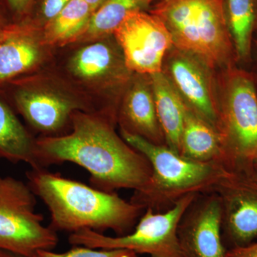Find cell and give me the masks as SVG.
I'll return each instance as SVG.
<instances>
[{"instance_id": "1", "label": "cell", "mask_w": 257, "mask_h": 257, "mask_svg": "<svg viewBox=\"0 0 257 257\" xmlns=\"http://www.w3.org/2000/svg\"><path fill=\"white\" fill-rule=\"evenodd\" d=\"M67 135L37 140L40 167L72 162L87 171L94 188L107 192L141 188L152 175L143 154L117 135L109 119L76 112Z\"/></svg>"}, {"instance_id": "2", "label": "cell", "mask_w": 257, "mask_h": 257, "mask_svg": "<svg viewBox=\"0 0 257 257\" xmlns=\"http://www.w3.org/2000/svg\"><path fill=\"white\" fill-rule=\"evenodd\" d=\"M26 176L32 192L48 208L50 226L55 231L90 229L101 233L110 229L124 236L133 231L145 211L115 192H104L46 169H31Z\"/></svg>"}, {"instance_id": "3", "label": "cell", "mask_w": 257, "mask_h": 257, "mask_svg": "<svg viewBox=\"0 0 257 257\" xmlns=\"http://www.w3.org/2000/svg\"><path fill=\"white\" fill-rule=\"evenodd\" d=\"M150 13L165 25L174 47L215 72L237 64L226 0H160Z\"/></svg>"}, {"instance_id": "4", "label": "cell", "mask_w": 257, "mask_h": 257, "mask_svg": "<svg viewBox=\"0 0 257 257\" xmlns=\"http://www.w3.org/2000/svg\"><path fill=\"white\" fill-rule=\"evenodd\" d=\"M121 138L150 162L152 175L147 183L134 191L130 202L143 209L163 212L189 194L212 192L226 175L222 164L189 160L167 145H155L120 130Z\"/></svg>"}, {"instance_id": "5", "label": "cell", "mask_w": 257, "mask_h": 257, "mask_svg": "<svg viewBox=\"0 0 257 257\" xmlns=\"http://www.w3.org/2000/svg\"><path fill=\"white\" fill-rule=\"evenodd\" d=\"M219 124L227 169L251 167L257 157V79L236 64L216 73Z\"/></svg>"}, {"instance_id": "6", "label": "cell", "mask_w": 257, "mask_h": 257, "mask_svg": "<svg viewBox=\"0 0 257 257\" xmlns=\"http://www.w3.org/2000/svg\"><path fill=\"white\" fill-rule=\"evenodd\" d=\"M36 197L28 183L0 175V250L34 257L57 246V231L43 224Z\"/></svg>"}, {"instance_id": "7", "label": "cell", "mask_w": 257, "mask_h": 257, "mask_svg": "<svg viewBox=\"0 0 257 257\" xmlns=\"http://www.w3.org/2000/svg\"><path fill=\"white\" fill-rule=\"evenodd\" d=\"M199 194H189L181 199L173 207L163 212L146 209L130 234L109 236L90 229L72 233L69 243L104 249H127L151 257H184L179 246L177 228L191 203Z\"/></svg>"}, {"instance_id": "8", "label": "cell", "mask_w": 257, "mask_h": 257, "mask_svg": "<svg viewBox=\"0 0 257 257\" xmlns=\"http://www.w3.org/2000/svg\"><path fill=\"white\" fill-rule=\"evenodd\" d=\"M221 208V236L226 249L257 238V175L251 167L228 169L213 189Z\"/></svg>"}, {"instance_id": "9", "label": "cell", "mask_w": 257, "mask_h": 257, "mask_svg": "<svg viewBox=\"0 0 257 257\" xmlns=\"http://www.w3.org/2000/svg\"><path fill=\"white\" fill-rule=\"evenodd\" d=\"M113 34L128 70L142 75L162 72L173 43L168 30L157 16L143 10L132 12Z\"/></svg>"}, {"instance_id": "10", "label": "cell", "mask_w": 257, "mask_h": 257, "mask_svg": "<svg viewBox=\"0 0 257 257\" xmlns=\"http://www.w3.org/2000/svg\"><path fill=\"white\" fill-rule=\"evenodd\" d=\"M162 72L186 106L218 132L217 72L194 56L174 46L165 56Z\"/></svg>"}, {"instance_id": "11", "label": "cell", "mask_w": 257, "mask_h": 257, "mask_svg": "<svg viewBox=\"0 0 257 257\" xmlns=\"http://www.w3.org/2000/svg\"><path fill=\"white\" fill-rule=\"evenodd\" d=\"M177 236L184 257H226L221 203L215 192L199 194L194 199L181 218Z\"/></svg>"}, {"instance_id": "12", "label": "cell", "mask_w": 257, "mask_h": 257, "mask_svg": "<svg viewBox=\"0 0 257 257\" xmlns=\"http://www.w3.org/2000/svg\"><path fill=\"white\" fill-rule=\"evenodd\" d=\"M15 85L13 100L15 108L32 127L42 133L60 131L72 120L74 109L78 108L76 103L53 93L40 92L20 83Z\"/></svg>"}, {"instance_id": "13", "label": "cell", "mask_w": 257, "mask_h": 257, "mask_svg": "<svg viewBox=\"0 0 257 257\" xmlns=\"http://www.w3.org/2000/svg\"><path fill=\"white\" fill-rule=\"evenodd\" d=\"M119 119L120 130L155 145H166L150 75L140 77L132 84L123 101Z\"/></svg>"}, {"instance_id": "14", "label": "cell", "mask_w": 257, "mask_h": 257, "mask_svg": "<svg viewBox=\"0 0 257 257\" xmlns=\"http://www.w3.org/2000/svg\"><path fill=\"white\" fill-rule=\"evenodd\" d=\"M40 57L38 44L28 29L18 25L5 27L0 40V85L28 72Z\"/></svg>"}, {"instance_id": "15", "label": "cell", "mask_w": 257, "mask_h": 257, "mask_svg": "<svg viewBox=\"0 0 257 257\" xmlns=\"http://www.w3.org/2000/svg\"><path fill=\"white\" fill-rule=\"evenodd\" d=\"M42 169L35 141L8 101L0 95V160Z\"/></svg>"}, {"instance_id": "16", "label": "cell", "mask_w": 257, "mask_h": 257, "mask_svg": "<svg viewBox=\"0 0 257 257\" xmlns=\"http://www.w3.org/2000/svg\"><path fill=\"white\" fill-rule=\"evenodd\" d=\"M179 155L194 162L224 165L220 135L187 106L180 138Z\"/></svg>"}, {"instance_id": "17", "label": "cell", "mask_w": 257, "mask_h": 257, "mask_svg": "<svg viewBox=\"0 0 257 257\" xmlns=\"http://www.w3.org/2000/svg\"><path fill=\"white\" fill-rule=\"evenodd\" d=\"M150 77L157 116L165 135L166 145L179 155L187 106L162 71Z\"/></svg>"}, {"instance_id": "18", "label": "cell", "mask_w": 257, "mask_h": 257, "mask_svg": "<svg viewBox=\"0 0 257 257\" xmlns=\"http://www.w3.org/2000/svg\"><path fill=\"white\" fill-rule=\"evenodd\" d=\"M226 11L237 64L249 63L257 27V0H226Z\"/></svg>"}, {"instance_id": "19", "label": "cell", "mask_w": 257, "mask_h": 257, "mask_svg": "<svg viewBox=\"0 0 257 257\" xmlns=\"http://www.w3.org/2000/svg\"><path fill=\"white\" fill-rule=\"evenodd\" d=\"M94 12L84 0H71L47 28L45 37L51 44H62L85 33Z\"/></svg>"}, {"instance_id": "20", "label": "cell", "mask_w": 257, "mask_h": 257, "mask_svg": "<svg viewBox=\"0 0 257 257\" xmlns=\"http://www.w3.org/2000/svg\"><path fill=\"white\" fill-rule=\"evenodd\" d=\"M119 62L109 45L96 42L84 47L74 55L71 68L81 78L92 79L104 77L116 70Z\"/></svg>"}, {"instance_id": "21", "label": "cell", "mask_w": 257, "mask_h": 257, "mask_svg": "<svg viewBox=\"0 0 257 257\" xmlns=\"http://www.w3.org/2000/svg\"><path fill=\"white\" fill-rule=\"evenodd\" d=\"M156 0H105L93 13L87 31L89 37H101L113 33L125 17L143 10Z\"/></svg>"}, {"instance_id": "22", "label": "cell", "mask_w": 257, "mask_h": 257, "mask_svg": "<svg viewBox=\"0 0 257 257\" xmlns=\"http://www.w3.org/2000/svg\"><path fill=\"white\" fill-rule=\"evenodd\" d=\"M34 257H138L137 253L127 249H104L84 246H74L69 251L55 253L51 250H40Z\"/></svg>"}, {"instance_id": "23", "label": "cell", "mask_w": 257, "mask_h": 257, "mask_svg": "<svg viewBox=\"0 0 257 257\" xmlns=\"http://www.w3.org/2000/svg\"><path fill=\"white\" fill-rule=\"evenodd\" d=\"M71 0H45L42 5V13L47 20H53Z\"/></svg>"}, {"instance_id": "24", "label": "cell", "mask_w": 257, "mask_h": 257, "mask_svg": "<svg viewBox=\"0 0 257 257\" xmlns=\"http://www.w3.org/2000/svg\"><path fill=\"white\" fill-rule=\"evenodd\" d=\"M226 257H257V241L246 245L227 249Z\"/></svg>"}, {"instance_id": "25", "label": "cell", "mask_w": 257, "mask_h": 257, "mask_svg": "<svg viewBox=\"0 0 257 257\" xmlns=\"http://www.w3.org/2000/svg\"><path fill=\"white\" fill-rule=\"evenodd\" d=\"M9 6L15 13L23 14L31 5L32 0H7Z\"/></svg>"}, {"instance_id": "26", "label": "cell", "mask_w": 257, "mask_h": 257, "mask_svg": "<svg viewBox=\"0 0 257 257\" xmlns=\"http://www.w3.org/2000/svg\"><path fill=\"white\" fill-rule=\"evenodd\" d=\"M254 57L255 64H256V73L253 74L256 76L257 79V27L256 30H255L254 34H253L252 45H251V57Z\"/></svg>"}, {"instance_id": "27", "label": "cell", "mask_w": 257, "mask_h": 257, "mask_svg": "<svg viewBox=\"0 0 257 257\" xmlns=\"http://www.w3.org/2000/svg\"><path fill=\"white\" fill-rule=\"evenodd\" d=\"M84 1L89 5L91 9H92V11L94 13V12L104 3L105 0H84Z\"/></svg>"}, {"instance_id": "28", "label": "cell", "mask_w": 257, "mask_h": 257, "mask_svg": "<svg viewBox=\"0 0 257 257\" xmlns=\"http://www.w3.org/2000/svg\"><path fill=\"white\" fill-rule=\"evenodd\" d=\"M0 257H25L21 255L17 254V253L10 252V251H5V250H0Z\"/></svg>"}, {"instance_id": "29", "label": "cell", "mask_w": 257, "mask_h": 257, "mask_svg": "<svg viewBox=\"0 0 257 257\" xmlns=\"http://www.w3.org/2000/svg\"><path fill=\"white\" fill-rule=\"evenodd\" d=\"M251 168H252V170L253 172L256 173V175H257V157L256 159H255V160L253 161L252 165L251 166Z\"/></svg>"}, {"instance_id": "30", "label": "cell", "mask_w": 257, "mask_h": 257, "mask_svg": "<svg viewBox=\"0 0 257 257\" xmlns=\"http://www.w3.org/2000/svg\"><path fill=\"white\" fill-rule=\"evenodd\" d=\"M7 25H4V20H3V15H2L1 13H0V27H6Z\"/></svg>"}, {"instance_id": "31", "label": "cell", "mask_w": 257, "mask_h": 257, "mask_svg": "<svg viewBox=\"0 0 257 257\" xmlns=\"http://www.w3.org/2000/svg\"><path fill=\"white\" fill-rule=\"evenodd\" d=\"M5 28H3V27H0V40H1L2 36H3V30H4Z\"/></svg>"}]
</instances>
